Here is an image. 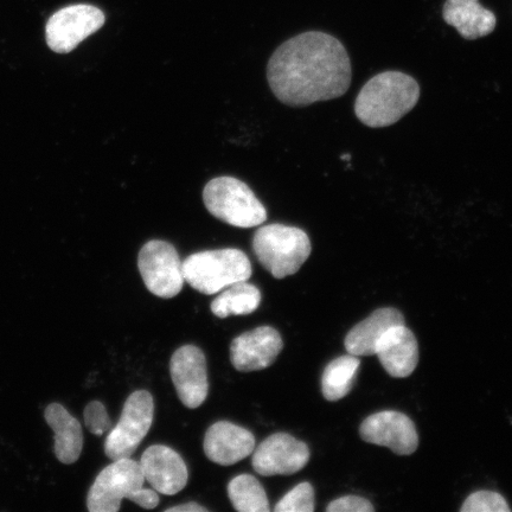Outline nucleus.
Returning a JSON list of instances; mask_svg holds the SVG:
<instances>
[{
    "label": "nucleus",
    "instance_id": "nucleus-1",
    "mask_svg": "<svg viewBox=\"0 0 512 512\" xmlns=\"http://www.w3.org/2000/svg\"><path fill=\"white\" fill-rule=\"evenodd\" d=\"M351 75L347 49L322 31L304 32L281 44L267 66L273 94L292 107L341 98Z\"/></svg>",
    "mask_w": 512,
    "mask_h": 512
},
{
    "label": "nucleus",
    "instance_id": "nucleus-2",
    "mask_svg": "<svg viewBox=\"0 0 512 512\" xmlns=\"http://www.w3.org/2000/svg\"><path fill=\"white\" fill-rule=\"evenodd\" d=\"M420 99V86L412 76L384 72L374 76L361 89L355 113L371 128L392 126L411 112Z\"/></svg>",
    "mask_w": 512,
    "mask_h": 512
},
{
    "label": "nucleus",
    "instance_id": "nucleus-3",
    "mask_svg": "<svg viewBox=\"0 0 512 512\" xmlns=\"http://www.w3.org/2000/svg\"><path fill=\"white\" fill-rule=\"evenodd\" d=\"M253 249L266 271L275 279H284L300 270L312 246L304 230L277 223L256 230Z\"/></svg>",
    "mask_w": 512,
    "mask_h": 512
},
{
    "label": "nucleus",
    "instance_id": "nucleus-4",
    "mask_svg": "<svg viewBox=\"0 0 512 512\" xmlns=\"http://www.w3.org/2000/svg\"><path fill=\"white\" fill-rule=\"evenodd\" d=\"M183 277L207 296L219 293L252 275V264L240 249L226 248L192 254L182 262Z\"/></svg>",
    "mask_w": 512,
    "mask_h": 512
},
{
    "label": "nucleus",
    "instance_id": "nucleus-5",
    "mask_svg": "<svg viewBox=\"0 0 512 512\" xmlns=\"http://www.w3.org/2000/svg\"><path fill=\"white\" fill-rule=\"evenodd\" d=\"M203 201L211 215L233 227H258L267 220L264 204L240 179H211L203 190Z\"/></svg>",
    "mask_w": 512,
    "mask_h": 512
},
{
    "label": "nucleus",
    "instance_id": "nucleus-6",
    "mask_svg": "<svg viewBox=\"0 0 512 512\" xmlns=\"http://www.w3.org/2000/svg\"><path fill=\"white\" fill-rule=\"evenodd\" d=\"M144 483L140 463L131 458L114 460L99 473L89 489L87 508L91 512H118L123 499L133 501Z\"/></svg>",
    "mask_w": 512,
    "mask_h": 512
},
{
    "label": "nucleus",
    "instance_id": "nucleus-7",
    "mask_svg": "<svg viewBox=\"0 0 512 512\" xmlns=\"http://www.w3.org/2000/svg\"><path fill=\"white\" fill-rule=\"evenodd\" d=\"M155 415V403L146 390H137L125 402L117 425L105 441V453L111 460L131 458L149 433Z\"/></svg>",
    "mask_w": 512,
    "mask_h": 512
},
{
    "label": "nucleus",
    "instance_id": "nucleus-8",
    "mask_svg": "<svg viewBox=\"0 0 512 512\" xmlns=\"http://www.w3.org/2000/svg\"><path fill=\"white\" fill-rule=\"evenodd\" d=\"M138 268L147 290L156 297L171 299L183 290L182 261L176 248L169 242H147L140 249Z\"/></svg>",
    "mask_w": 512,
    "mask_h": 512
},
{
    "label": "nucleus",
    "instance_id": "nucleus-9",
    "mask_svg": "<svg viewBox=\"0 0 512 512\" xmlns=\"http://www.w3.org/2000/svg\"><path fill=\"white\" fill-rule=\"evenodd\" d=\"M106 22L104 12L93 5L67 6L49 18L46 28L48 47L57 54H68Z\"/></svg>",
    "mask_w": 512,
    "mask_h": 512
},
{
    "label": "nucleus",
    "instance_id": "nucleus-10",
    "mask_svg": "<svg viewBox=\"0 0 512 512\" xmlns=\"http://www.w3.org/2000/svg\"><path fill=\"white\" fill-rule=\"evenodd\" d=\"M309 460L310 450L303 441L291 434L277 433L256 447L252 464L261 476H288L302 471Z\"/></svg>",
    "mask_w": 512,
    "mask_h": 512
},
{
    "label": "nucleus",
    "instance_id": "nucleus-11",
    "mask_svg": "<svg viewBox=\"0 0 512 512\" xmlns=\"http://www.w3.org/2000/svg\"><path fill=\"white\" fill-rule=\"evenodd\" d=\"M170 374L178 398L185 407L195 409L203 405L209 382L206 356L201 349L195 345L179 348L171 357Z\"/></svg>",
    "mask_w": 512,
    "mask_h": 512
},
{
    "label": "nucleus",
    "instance_id": "nucleus-12",
    "mask_svg": "<svg viewBox=\"0 0 512 512\" xmlns=\"http://www.w3.org/2000/svg\"><path fill=\"white\" fill-rule=\"evenodd\" d=\"M360 435L367 443L388 447L399 456H409L419 446L414 422L406 414L395 411L368 416L362 422Z\"/></svg>",
    "mask_w": 512,
    "mask_h": 512
},
{
    "label": "nucleus",
    "instance_id": "nucleus-13",
    "mask_svg": "<svg viewBox=\"0 0 512 512\" xmlns=\"http://www.w3.org/2000/svg\"><path fill=\"white\" fill-rule=\"evenodd\" d=\"M283 348V338L277 330L260 326L234 339L230 361L241 373H252L271 367Z\"/></svg>",
    "mask_w": 512,
    "mask_h": 512
},
{
    "label": "nucleus",
    "instance_id": "nucleus-14",
    "mask_svg": "<svg viewBox=\"0 0 512 512\" xmlns=\"http://www.w3.org/2000/svg\"><path fill=\"white\" fill-rule=\"evenodd\" d=\"M144 477L158 494L172 496L188 484L187 464L172 448L155 445L147 448L140 460Z\"/></svg>",
    "mask_w": 512,
    "mask_h": 512
},
{
    "label": "nucleus",
    "instance_id": "nucleus-15",
    "mask_svg": "<svg viewBox=\"0 0 512 512\" xmlns=\"http://www.w3.org/2000/svg\"><path fill=\"white\" fill-rule=\"evenodd\" d=\"M255 450L252 432L229 421H219L208 428L204 453L211 462L230 466L251 456Z\"/></svg>",
    "mask_w": 512,
    "mask_h": 512
},
{
    "label": "nucleus",
    "instance_id": "nucleus-16",
    "mask_svg": "<svg viewBox=\"0 0 512 512\" xmlns=\"http://www.w3.org/2000/svg\"><path fill=\"white\" fill-rule=\"evenodd\" d=\"M375 355L390 376L405 379L418 367V341L406 324L393 326L380 339Z\"/></svg>",
    "mask_w": 512,
    "mask_h": 512
},
{
    "label": "nucleus",
    "instance_id": "nucleus-17",
    "mask_svg": "<svg viewBox=\"0 0 512 512\" xmlns=\"http://www.w3.org/2000/svg\"><path fill=\"white\" fill-rule=\"evenodd\" d=\"M405 324V317L399 310L383 307L349 331L344 341L345 349L357 357L373 356L382 336L393 326Z\"/></svg>",
    "mask_w": 512,
    "mask_h": 512
},
{
    "label": "nucleus",
    "instance_id": "nucleus-18",
    "mask_svg": "<svg viewBox=\"0 0 512 512\" xmlns=\"http://www.w3.org/2000/svg\"><path fill=\"white\" fill-rule=\"evenodd\" d=\"M445 22L456 28L465 40H477L494 32L497 19L494 12L485 9L478 0H446Z\"/></svg>",
    "mask_w": 512,
    "mask_h": 512
},
{
    "label": "nucleus",
    "instance_id": "nucleus-19",
    "mask_svg": "<svg viewBox=\"0 0 512 512\" xmlns=\"http://www.w3.org/2000/svg\"><path fill=\"white\" fill-rule=\"evenodd\" d=\"M44 418L54 431V451L57 459L66 465L78 462L83 448V433L80 421L60 403H50Z\"/></svg>",
    "mask_w": 512,
    "mask_h": 512
},
{
    "label": "nucleus",
    "instance_id": "nucleus-20",
    "mask_svg": "<svg viewBox=\"0 0 512 512\" xmlns=\"http://www.w3.org/2000/svg\"><path fill=\"white\" fill-rule=\"evenodd\" d=\"M260 303L259 288L247 281H241L227 287V290L211 303V312L221 319L230 316H246L258 310Z\"/></svg>",
    "mask_w": 512,
    "mask_h": 512
},
{
    "label": "nucleus",
    "instance_id": "nucleus-21",
    "mask_svg": "<svg viewBox=\"0 0 512 512\" xmlns=\"http://www.w3.org/2000/svg\"><path fill=\"white\" fill-rule=\"evenodd\" d=\"M361 361L357 356L345 355L326 366L322 376V393L330 402L342 400L350 393Z\"/></svg>",
    "mask_w": 512,
    "mask_h": 512
},
{
    "label": "nucleus",
    "instance_id": "nucleus-22",
    "mask_svg": "<svg viewBox=\"0 0 512 512\" xmlns=\"http://www.w3.org/2000/svg\"><path fill=\"white\" fill-rule=\"evenodd\" d=\"M228 496L236 511L270 512L266 491L259 480L251 475H241L230 480Z\"/></svg>",
    "mask_w": 512,
    "mask_h": 512
},
{
    "label": "nucleus",
    "instance_id": "nucleus-23",
    "mask_svg": "<svg viewBox=\"0 0 512 512\" xmlns=\"http://www.w3.org/2000/svg\"><path fill=\"white\" fill-rule=\"evenodd\" d=\"M315 505V490L310 483H300L280 499L275 505V512H313Z\"/></svg>",
    "mask_w": 512,
    "mask_h": 512
},
{
    "label": "nucleus",
    "instance_id": "nucleus-24",
    "mask_svg": "<svg viewBox=\"0 0 512 512\" xmlns=\"http://www.w3.org/2000/svg\"><path fill=\"white\" fill-rule=\"evenodd\" d=\"M462 512H509L507 501L494 491H477L466 498Z\"/></svg>",
    "mask_w": 512,
    "mask_h": 512
},
{
    "label": "nucleus",
    "instance_id": "nucleus-25",
    "mask_svg": "<svg viewBox=\"0 0 512 512\" xmlns=\"http://www.w3.org/2000/svg\"><path fill=\"white\" fill-rule=\"evenodd\" d=\"M83 415H85L87 430L98 435V437L104 435L106 432H110L113 428L110 415H108L104 403L100 401L89 402Z\"/></svg>",
    "mask_w": 512,
    "mask_h": 512
},
{
    "label": "nucleus",
    "instance_id": "nucleus-26",
    "mask_svg": "<svg viewBox=\"0 0 512 512\" xmlns=\"http://www.w3.org/2000/svg\"><path fill=\"white\" fill-rule=\"evenodd\" d=\"M328 512H374L375 509L368 499L360 496H344L332 501Z\"/></svg>",
    "mask_w": 512,
    "mask_h": 512
},
{
    "label": "nucleus",
    "instance_id": "nucleus-27",
    "mask_svg": "<svg viewBox=\"0 0 512 512\" xmlns=\"http://www.w3.org/2000/svg\"><path fill=\"white\" fill-rule=\"evenodd\" d=\"M133 503L139 505L140 508L144 509H155L159 504V496L156 490L142 488L137 492V495L133 498Z\"/></svg>",
    "mask_w": 512,
    "mask_h": 512
},
{
    "label": "nucleus",
    "instance_id": "nucleus-28",
    "mask_svg": "<svg viewBox=\"0 0 512 512\" xmlns=\"http://www.w3.org/2000/svg\"><path fill=\"white\" fill-rule=\"evenodd\" d=\"M208 509L201 507L197 503H187L184 505H177V507L170 508L166 512H207Z\"/></svg>",
    "mask_w": 512,
    "mask_h": 512
}]
</instances>
